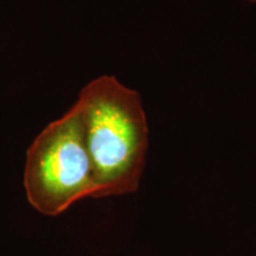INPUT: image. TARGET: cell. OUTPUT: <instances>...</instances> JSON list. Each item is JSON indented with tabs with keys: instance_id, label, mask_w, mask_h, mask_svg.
I'll use <instances>...</instances> for the list:
<instances>
[{
	"instance_id": "7a4b0ae2",
	"label": "cell",
	"mask_w": 256,
	"mask_h": 256,
	"mask_svg": "<svg viewBox=\"0 0 256 256\" xmlns=\"http://www.w3.org/2000/svg\"><path fill=\"white\" fill-rule=\"evenodd\" d=\"M24 188L31 206L46 216H58L80 200L94 196V174L78 102L28 147Z\"/></svg>"
},
{
	"instance_id": "3957f363",
	"label": "cell",
	"mask_w": 256,
	"mask_h": 256,
	"mask_svg": "<svg viewBox=\"0 0 256 256\" xmlns=\"http://www.w3.org/2000/svg\"><path fill=\"white\" fill-rule=\"evenodd\" d=\"M244 2H250V4H254V5H256V0H244Z\"/></svg>"
},
{
	"instance_id": "6da1fadb",
	"label": "cell",
	"mask_w": 256,
	"mask_h": 256,
	"mask_svg": "<svg viewBox=\"0 0 256 256\" xmlns=\"http://www.w3.org/2000/svg\"><path fill=\"white\" fill-rule=\"evenodd\" d=\"M76 102L94 174L92 198L136 192L148 148V124L139 92L115 76L104 75L89 82Z\"/></svg>"
}]
</instances>
